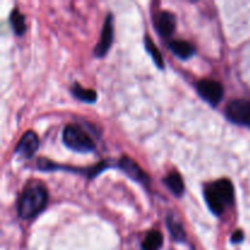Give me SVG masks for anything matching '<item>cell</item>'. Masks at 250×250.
Segmentation results:
<instances>
[{
  "instance_id": "cell-1",
  "label": "cell",
  "mask_w": 250,
  "mask_h": 250,
  "mask_svg": "<svg viewBox=\"0 0 250 250\" xmlns=\"http://www.w3.org/2000/svg\"><path fill=\"white\" fill-rule=\"evenodd\" d=\"M205 202L211 212L216 216L224 214L227 207H231L234 202L233 185L227 178H221L210 183L204 189Z\"/></svg>"
},
{
  "instance_id": "cell-2",
  "label": "cell",
  "mask_w": 250,
  "mask_h": 250,
  "mask_svg": "<svg viewBox=\"0 0 250 250\" xmlns=\"http://www.w3.org/2000/svg\"><path fill=\"white\" fill-rule=\"evenodd\" d=\"M48 203V192L42 185L29 186L21 194L17 205V214L24 220L33 219L44 210Z\"/></svg>"
},
{
  "instance_id": "cell-3",
  "label": "cell",
  "mask_w": 250,
  "mask_h": 250,
  "mask_svg": "<svg viewBox=\"0 0 250 250\" xmlns=\"http://www.w3.org/2000/svg\"><path fill=\"white\" fill-rule=\"evenodd\" d=\"M62 141L67 148L78 153H90L95 149V143L89 134L85 133L81 127L68 125L62 133Z\"/></svg>"
},
{
  "instance_id": "cell-4",
  "label": "cell",
  "mask_w": 250,
  "mask_h": 250,
  "mask_svg": "<svg viewBox=\"0 0 250 250\" xmlns=\"http://www.w3.org/2000/svg\"><path fill=\"white\" fill-rule=\"evenodd\" d=\"M226 116L233 124L250 127V103L244 99L232 100L226 107Z\"/></svg>"
},
{
  "instance_id": "cell-5",
  "label": "cell",
  "mask_w": 250,
  "mask_h": 250,
  "mask_svg": "<svg viewBox=\"0 0 250 250\" xmlns=\"http://www.w3.org/2000/svg\"><path fill=\"white\" fill-rule=\"evenodd\" d=\"M198 93H199L200 97L205 100V102L209 103L212 106H216L219 105V103L221 102L222 98H224V85L220 82L214 80H202L198 82L197 84Z\"/></svg>"
},
{
  "instance_id": "cell-6",
  "label": "cell",
  "mask_w": 250,
  "mask_h": 250,
  "mask_svg": "<svg viewBox=\"0 0 250 250\" xmlns=\"http://www.w3.org/2000/svg\"><path fill=\"white\" fill-rule=\"evenodd\" d=\"M119 167L128 176L129 178H132L136 182L142 183L144 186L149 185V176L142 170L141 166L131 159L129 156H122L119 161Z\"/></svg>"
},
{
  "instance_id": "cell-7",
  "label": "cell",
  "mask_w": 250,
  "mask_h": 250,
  "mask_svg": "<svg viewBox=\"0 0 250 250\" xmlns=\"http://www.w3.org/2000/svg\"><path fill=\"white\" fill-rule=\"evenodd\" d=\"M114 41V23H112V16L107 15L105 20L104 27H103L102 34H100V41L94 49V54L98 58H104L111 46Z\"/></svg>"
},
{
  "instance_id": "cell-8",
  "label": "cell",
  "mask_w": 250,
  "mask_h": 250,
  "mask_svg": "<svg viewBox=\"0 0 250 250\" xmlns=\"http://www.w3.org/2000/svg\"><path fill=\"white\" fill-rule=\"evenodd\" d=\"M39 148V139L34 132L28 131L22 136L16 146V153L22 158L29 159L37 153Z\"/></svg>"
},
{
  "instance_id": "cell-9",
  "label": "cell",
  "mask_w": 250,
  "mask_h": 250,
  "mask_svg": "<svg viewBox=\"0 0 250 250\" xmlns=\"http://www.w3.org/2000/svg\"><path fill=\"white\" fill-rule=\"evenodd\" d=\"M156 29L163 37L172 36L176 29V16L172 12L164 11L159 15L156 21Z\"/></svg>"
},
{
  "instance_id": "cell-10",
  "label": "cell",
  "mask_w": 250,
  "mask_h": 250,
  "mask_svg": "<svg viewBox=\"0 0 250 250\" xmlns=\"http://www.w3.org/2000/svg\"><path fill=\"white\" fill-rule=\"evenodd\" d=\"M170 46V50L175 54L176 56H178L182 60H187V59L192 58L195 54V48L192 43L186 41H172L168 43Z\"/></svg>"
},
{
  "instance_id": "cell-11",
  "label": "cell",
  "mask_w": 250,
  "mask_h": 250,
  "mask_svg": "<svg viewBox=\"0 0 250 250\" xmlns=\"http://www.w3.org/2000/svg\"><path fill=\"white\" fill-rule=\"evenodd\" d=\"M164 183L176 197H181L185 193V183H183V180L180 173L176 172V171L168 173V176H166V178L164 180Z\"/></svg>"
},
{
  "instance_id": "cell-12",
  "label": "cell",
  "mask_w": 250,
  "mask_h": 250,
  "mask_svg": "<svg viewBox=\"0 0 250 250\" xmlns=\"http://www.w3.org/2000/svg\"><path fill=\"white\" fill-rule=\"evenodd\" d=\"M164 244V237L161 232L156 229H151L146 233L143 243H142V250H160Z\"/></svg>"
},
{
  "instance_id": "cell-13",
  "label": "cell",
  "mask_w": 250,
  "mask_h": 250,
  "mask_svg": "<svg viewBox=\"0 0 250 250\" xmlns=\"http://www.w3.org/2000/svg\"><path fill=\"white\" fill-rule=\"evenodd\" d=\"M166 224H167L168 231H170L171 236L175 239L176 242H185L187 236H186V231L183 229L182 224L178 221L177 217H175L173 215H168L167 219H166Z\"/></svg>"
},
{
  "instance_id": "cell-14",
  "label": "cell",
  "mask_w": 250,
  "mask_h": 250,
  "mask_svg": "<svg viewBox=\"0 0 250 250\" xmlns=\"http://www.w3.org/2000/svg\"><path fill=\"white\" fill-rule=\"evenodd\" d=\"M144 45H146V53H148L149 55L151 56V59H153L154 63H155L159 68H164L163 55H161L159 48L154 44V42L151 41V38L149 36H146V38H144Z\"/></svg>"
},
{
  "instance_id": "cell-15",
  "label": "cell",
  "mask_w": 250,
  "mask_h": 250,
  "mask_svg": "<svg viewBox=\"0 0 250 250\" xmlns=\"http://www.w3.org/2000/svg\"><path fill=\"white\" fill-rule=\"evenodd\" d=\"M72 94L75 95L77 99L82 100V102L85 103H94L97 100V92L93 89H85L82 85L78 84V83H75L72 88Z\"/></svg>"
},
{
  "instance_id": "cell-16",
  "label": "cell",
  "mask_w": 250,
  "mask_h": 250,
  "mask_svg": "<svg viewBox=\"0 0 250 250\" xmlns=\"http://www.w3.org/2000/svg\"><path fill=\"white\" fill-rule=\"evenodd\" d=\"M10 23H11L12 29L16 34L22 36L26 32V21H24V16L17 9L12 10L11 15H10Z\"/></svg>"
},
{
  "instance_id": "cell-17",
  "label": "cell",
  "mask_w": 250,
  "mask_h": 250,
  "mask_svg": "<svg viewBox=\"0 0 250 250\" xmlns=\"http://www.w3.org/2000/svg\"><path fill=\"white\" fill-rule=\"evenodd\" d=\"M243 239H244V234H243V232L241 231V229H238V231L234 232V233L232 234V237H231V242H232V243H234V244L242 243V242H243Z\"/></svg>"
}]
</instances>
